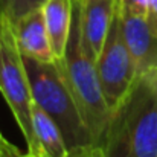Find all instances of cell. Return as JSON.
<instances>
[{
    "label": "cell",
    "mask_w": 157,
    "mask_h": 157,
    "mask_svg": "<svg viewBox=\"0 0 157 157\" xmlns=\"http://www.w3.org/2000/svg\"><path fill=\"white\" fill-rule=\"evenodd\" d=\"M58 66L64 73L66 82L90 133L95 154L96 157H102V145L111 116V108L108 107L102 93L95 59H92L89 53L84 51L79 17L75 3L72 31L66 51V58L64 63Z\"/></svg>",
    "instance_id": "3"
},
{
    "label": "cell",
    "mask_w": 157,
    "mask_h": 157,
    "mask_svg": "<svg viewBox=\"0 0 157 157\" xmlns=\"http://www.w3.org/2000/svg\"><path fill=\"white\" fill-rule=\"evenodd\" d=\"M147 21L153 28V31L157 32V0H150L148 6V14H147Z\"/></svg>",
    "instance_id": "14"
},
{
    "label": "cell",
    "mask_w": 157,
    "mask_h": 157,
    "mask_svg": "<svg viewBox=\"0 0 157 157\" xmlns=\"http://www.w3.org/2000/svg\"><path fill=\"white\" fill-rule=\"evenodd\" d=\"M23 59L31 81L34 101L43 107L61 130L69 157H96L90 133L76 107L61 67L55 61L41 63L25 56Z\"/></svg>",
    "instance_id": "2"
},
{
    "label": "cell",
    "mask_w": 157,
    "mask_h": 157,
    "mask_svg": "<svg viewBox=\"0 0 157 157\" xmlns=\"http://www.w3.org/2000/svg\"><path fill=\"white\" fill-rule=\"evenodd\" d=\"M15 41L25 58H32L41 63H52L53 53L46 29L43 8H37L14 23Z\"/></svg>",
    "instance_id": "7"
},
{
    "label": "cell",
    "mask_w": 157,
    "mask_h": 157,
    "mask_svg": "<svg viewBox=\"0 0 157 157\" xmlns=\"http://www.w3.org/2000/svg\"><path fill=\"white\" fill-rule=\"evenodd\" d=\"M32 124L40 156L69 157V150L61 130L53 122L52 117L43 110V107L37 102H34L32 107Z\"/></svg>",
    "instance_id": "10"
},
{
    "label": "cell",
    "mask_w": 157,
    "mask_h": 157,
    "mask_svg": "<svg viewBox=\"0 0 157 157\" xmlns=\"http://www.w3.org/2000/svg\"><path fill=\"white\" fill-rule=\"evenodd\" d=\"M0 92L20 127L28 153L40 156L32 124V107L35 102L32 87L23 55L15 41L14 23L6 17H0Z\"/></svg>",
    "instance_id": "4"
},
{
    "label": "cell",
    "mask_w": 157,
    "mask_h": 157,
    "mask_svg": "<svg viewBox=\"0 0 157 157\" xmlns=\"http://www.w3.org/2000/svg\"><path fill=\"white\" fill-rule=\"evenodd\" d=\"M73 3L75 0H46L41 6L56 64H63L66 58L73 21Z\"/></svg>",
    "instance_id": "9"
},
{
    "label": "cell",
    "mask_w": 157,
    "mask_h": 157,
    "mask_svg": "<svg viewBox=\"0 0 157 157\" xmlns=\"http://www.w3.org/2000/svg\"><path fill=\"white\" fill-rule=\"evenodd\" d=\"M18 157H41V156H37V154H31V153H26V154H20Z\"/></svg>",
    "instance_id": "15"
},
{
    "label": "cell",
    "mask_w": 157,
    "mask_h": 157,
    "mask_svg": "<svg viewBox=\"0 0 157 157\" xmlns=\"http://www.w3.org/2000/svg\"><path fill=\"white\" fill-rule=\"evenodd\" d=\"M21 154L20 150L12 145L11 142H8V139L0 133V156L2 157H18Z\"/></svg>",
    "instance_id": "13"
},
{
    "label": "cell",
    "mask_w": 157,
    "mask_h": 157,
    "mask_svg": "<svg viewBox=\"0 0 157 157\" xmlns=\"http://www.w3.org/2000/svg\"><path fill=\"white\" fill-rule=\"evenodd\" d=\"M95 64L105 101L110 108H113L127 95L137 76L136 64L124 34L122 18L117 5L104 46Z\"/></svg>",
    "instance_id": "5"
},
{
    "label": "cell",
    "mask_w": 157,
    "mask_h": 157,
    "mask_svg": "<svg viewBox=\"0 0 157 157\" xmlns=\"http://www.w3.org/2000/svg\"><path fill=\"white\" fill-rule=\"evenodd\" d=\"M46 0H0V17L15 23L28 12L41 8Z\"/></svg>",
    "instance_id": "11"
},
{
    "label": "cell",
    "mask_w": 157,
    "mask_h": 157,
    "mask_svg": "<svg viewBox=\"0 0 157 157\" xmlns=\"http://www.w3.org/2000/svg\"><path fill=\"white\" fill-rule=\"evenodd\" d=\"M121 12L128 15H140L147 17L150 0H116Z\"/></svg>",
    "instance_id": "12"
},
{
    "label": "cell",
    "mask_w": 157,
    "mask_h": 157,
    "mask_svg": "<svg viewBox=\"0 0 157 157\" xmlns=\"http://www.w3.org/2000/svg\"><path fill=\"white\" fill-rule=\"evenodd\" d=\"M102 157H157V69L137 73L111 108Z\"/></svg>",
    "instance_id": "1"
},
{
    "label": "cell",
    "mask_w": 157,
    "mask_h": 157,
    "mask_svg": "<svg viewBox=\"0 0 157 157\" xmlns=\"http://www.w3.org/2000/svg\"><path fill=\"white\" fill-rule=\"evenodd\" d=\"M84 51L96 61L111 26L116 0H75Z\"/></svg>",
    "instance_id": "6"
},
{
    "label": "cell",
    "mask_w": 157,
    "mask_h": 157,
    "mask_svg": "<svg viewBox=\"0 0 157 157\" xmlns=\"http://www.w3.org/2000/svg\"><path fill=\"white\" fill-rule=\"evenodd\" d=\"M0 157H2V156H0Z\"/></svg>",
    "instance_id": "16"
},
{
    "label": "cell",
    "mask_w": 157,
    "mask_h": 157,
    "mask_svg": "<svg viewBox=\"0 0 157 157\" xmlns=\"http://www.w3.org/2000/svg\"><path fill=\"white\" fill-rule=\"evenodd\" d=\"M121 18L137 73L157 69V32L148 25L147 17L121 12Z\"/></svg>",
    "instance_id": "8"
}]
</instances>
